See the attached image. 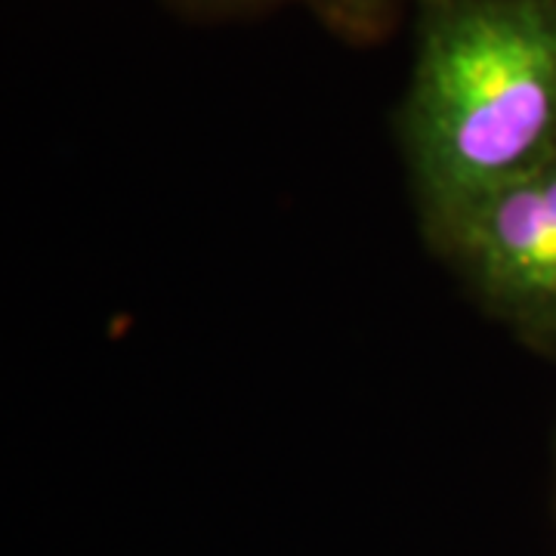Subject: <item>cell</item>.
<instances>
[{
	"instance_id": "obj_2",
	"label": "cell",
	"mask_w": 556,
	"mask_h": 556,
	"mask_svg": "<svg viewBox=\"0 0 556 556\" xmlns=\"http://www.w3.org/2000/svg\"><path fill=\"white\" fill-rule=\"evenodd\" d=\"M439 244L497 316L556 338V155L479 201Z\"/></svg>"
},
{
	"instance_id": "obj_3",
	"label": "cell",
	"mask_w": 556,
	"mask_h": 556,
	"mask_svg": "<svg viewBox=\"0 0 556 556\" xmlns=\"http://www.w3.org/2000/svg\"><path fill=\"white\" fill-rule=\"evenodd\" d=\"M201 7H260V3H281V0H189ZM316 10L343 38L375 40L380 38L396 16L399 0H298Z\"/></svg>"
},
{
	"instance_id": "obj_1",
	"label": "cell",
	"mask_w": 556,
	"mask_h": 556,
	"mask_svg": "<svg viewBox=\"0 0 556 556\" xmlns=\"http://www.w3.org/2000/svg\"><path fill=\"white\" fill-rule=\"evenodd\" d=\"M415 72L402 142L424 219L442 239L556 155L551 0H412Z\"/></svg>"
},
{
	"instance_id": "obj_4",
	"label": "cell",
	"mask_w": 556,
	"mask_h": 556,
	"mask_svg": "<svg viewBox=\"0 0 556 556\" xmlns=\"http://www.w3.org/2000/svg\"><path fill=\"white\" fill-rule=\"evenodd\" d=\"M551 3H554V10H556V0H551Z\"/></svg>"
}]
</instances>
